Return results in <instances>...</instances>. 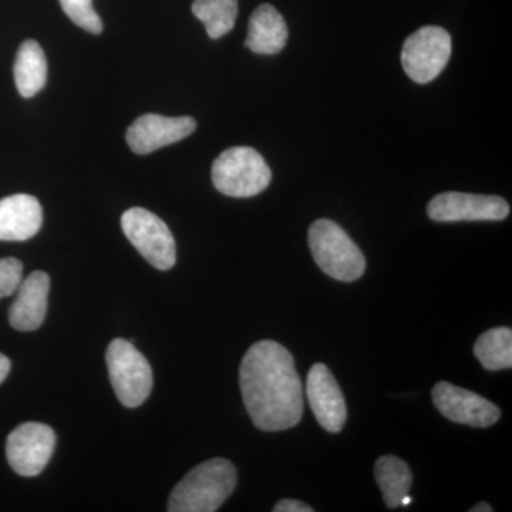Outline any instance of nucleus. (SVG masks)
Masks as SVG:
<instances>
[{
	"mask_svg": "<svg viewBox=\"0 0 512 512\" xmlns=\"http://www.w3.org/2000/svg\"><path fill=\"white\" fill-rule=\"evenodd\" d=\"M242 399L259 430L292 429L302 420L301 377L288 349L274 340L255 343L239 369Z\"/></svg>",
	"mask_w": 512,
	"mask_h": 512,
	"instance_id": "1",
	"label": "nucleus"
},
{
	"mask_svg": "<svg viewBox=\"0 0 512 512\" xmlns=\"http://www.w3.org/2000/svg\"><path fill=\"white\" fill-rule=\"evenodd\" d=\"M237 470L225 458H212L192 468L170 495V512H214L237 487Z\"/></svg>",
	"mask_w": 512,
	"mask_h": 512,
	"instance_id": "2",
	"label": "nucleus"
},
{
	"mask_svg": "<svg viewBox=\"0 0 512 512\" xmlns=\"http://www.w3.org/2000/svg\"><path fill=\"white\" fill-rule=\"evenodd\" d=\"M308 241L313 259L330 278L353 282L365 274V256L336 222H313L309 228Z\"/></svg>",
	"mask_w": 512,
	"mask_h": 512,
	"instance_id": "3",
	"label": "nucleus"
},
{
	"mask_svg": "<svg viewBox=\"0 0 512 512\" xmlns=\"http://www.w3.org/2000/svg\"><path fill=\"white\" fill-rule=\"evenodd\" d=\"M271 178L264 157L251 147L228 148L212 164V183L228 197H255L268 188Z\"/></svg>",
	"mask_w": 512,
	"mask_h": 512,
	"instance_id": "4",
	"label": "nucleus"
},
{
	"mask_svg": "<svg viewBox=\"0 0 512 512\" xmlns=\"http://www.w3.org/2000/svg\"><path fill=\"white\" fill-rule=\"evenodd\" d=\"M107 369L117 399L128 409L141 406L153 390V370L146 356L126 339H114L106 352Z\"/></svg>",
	"mask_w": 512,
	"mask_h": 512,
	"instance_id": "5",
	"label": "nucleus"
},
{
	"mask_svg": "<svg viewBox=\"0 0 512 512\" xmlns=\"http://www.w3.org/2000/svg\"><path fill=\"white\" fill-rule=\"evenodd\" d=\"M121 228L148 264L160 271L173 268L177 262L174 237L156 214L144 208H131L121 217Z\"/></svg>",
	"mask_w": 512,
	"mask_h": 512,
	"instance_id": "6",
	"label": "nucleus"
},
{
	"mask_svg": "<svg viewBox=\"0 0 512 512\" xmlns=\"http://www.w3.org/2000/svg\"><path fill=\"white\" fill-rule=\"evenodd\" d=\"M451 56V37L439 26H424L404 42L402 64L413 82L424 84L436 79Z\"/></svg>",
	"mask_w": 512,
	"mask_h": 512,
	"instance_id": "7",
	"label": "nucleus"
},
{
	"mask_svg": "<svg viewBox=\"0 0 512 512\" xmlns=\"http://www.w3.org/2000/svg\"><path fill=\"white\" fill-rule=\"evenodd\" d=\"M56 447V434L43 423L20 424L6 441L9 466L22 477L39 476L49 464Z\"/></svg>",
	"mask_w": 512,
	"mask_h": 512,
	"instance_id": "8",
	"label": "nucleus"
},
{
	"mask_svg": "<svg viewBox=\"0 0 512 512\" xmlns=\"http://www.w3.org/2000/svg\"><path fill=\"white\" fill-rule=\"evenodd\" d=\"M427 212L437 222L503 221L510 215V205L497 195L444 192L430 201Z\"/></svg>",
	"mask_w": 512,
	"mask_h": 512,
	"instance_id": "9",
	"label": "nucleus"
},
{
	"mask_svg": "<svg viewBox=\"0 0 512 512\" xmlns=\"http://www.w3.org/2000/svg\"><path fill=\"white\" fill-rule=\"evenodd\" d=\"M431 396L439 412L454 423L484 429L501 417L500 409L490 400L448 382L437 383Z\"/></svg>",
	"mask_w": 512,
	"mask_h": 512,
	"instance_id": "10",
	"label": "nucleus"
},
{
	"mask_svg": "<svg viewBox=\"0 0 512 512\" xmlns=\"http://www.w3.org/2000/svg\"><path fill=\"white\" fill-rule=\"evenodd\" d=\"M306 394L316 420L329 433H339L348 419L345 396L335 376L323 363H316L306 379Z\"/></svg>",
	"mask_w": 512,
	"mask_h": 512,
	"instance_id": "11",
	"label": "nucleus"
},
{
	"mask_svg": "<svg viewBox=\"0 0 512 512\" xmlns=\"http://www.w3.org/2000/svg\"><path fill=\"white\" fill-rule=\"evenodd\" d=\"M197 128L192 117H165L160 114H144L127 130V144L140 156L154 153L158 148L178 143L191 136Z\"/></svg>",
	"mask_w": 512,
	"mask_h": 512,
	"instance_id": "12",
	"label": "nucleus"
},
{
	"mask_svg": "<svg viewBox=\"0 0 512 512\" xmlns=\"http://www.w3.org/2000/svg\"><path fill=\"white\" fill-rule=\"evenodd\" d=\"M50 278L46 272H32L22 279L15 302L9 309V322L13 329L32 332L39 329L46 319L47 298H49Z\"/></svg>",
	"mask_w": 512,
	"mask_h": 512,
	"instance_id": "13",
	"label": "nucleus"
},
{
	"mask_svg": "<svg viewBox=\"0 0 512 512\" xmlns=\"http://www.w3.org/2000/svg\"><path fill=\"white\" fill-rule=\"evenodd\" d=\"M42 224V205L32 195L15 194L0 200V241H28Z\"/></svg>",
	"mask_w": 512,
	"mask_h": 512,
	"instance_id": "14",
	"label": "nucleus"
},
{
	"mask_svg": "<svg viewBox=\"0 0 512 512\" xmlns=\"http://www.w3.org/2000/svg\"><path fill=\"white\" fill-rule=\"evenodd\" d=\"M288 42V26L274 6H259L251 15L245 46L258 55H276Z\"/></svg>",
	"mask_w": 512,
	"mask_h": 512,
	"instance_id": "15",
	"label": "nucleus"
},
{
	"mask_svg": "<svg viewBox=\"0 0 512 512\" xmlns=\"http://www.w3.org/2000/svg\"><path fill=\"white\" fill-rule=\"evenodd\" d=\"M13 76L20 96L25 99L35 96L46 86L47 60L42 46L36 40H26L19 47Z\"/></svg>",
	"mask_w": 512,
	"mask_h": 512,
	"instance_id": "16",
	"label": "nucleus"
},
{
	"mask_svg": "<svg viewBox=\"0 0 512 512\" xmlns=\"http://www.w3.org/2000/svg\"><path fill=\"white\" fill-rule=\"evenodd\" d=\"M375 477L387 507H402V500L409 495L413 484V474L409 466L399 457H380L376 461Z\"/></svg>",
	"mask_w": 512,
	"mask_h": 512,
	"instance_id": "17",
	"label": "nucleus"
},
{
	"mask_svg": "<svg viewBox=\"0 0 512 512\" xmlns=\"http://www.w3.org/2000/svg\"><path fill=\"white\" fill-rule=\"evenodd\" d=\"M474 355L487 370L512 367V330L495 328L483 333L474 346Z\"/></svg>",
	"mask_w": 512,
	"mask_h": 512,
	"instance_id": "18",
	"label": "nucleus"
},
{
	"mask_svg": "<svg viewBox=\"0 0 512 512\" xmlns=\"http://www.w3.org/2000/svg\"><path fill=\"white\" fill-rule=\"evenodd\" d=\"M192 13L204 23L211 39H220L234 29L238 0H194Z\"/></svg>",
	"mask_w": 512,
	"mask_h": 512,
	"instance_id": "19",
	"label": "nucleus"
},
{
	"mask_svg": "<svg viewBox=\"0 0 512 512\" xmlns=\"http://www.w3.org/2000/svg\"><path fill=\"white\" fill-rule=\"evenodd\" d=\"M60 5L79 28L93 35L103 32V22L93 8V0H59Z\"/></svg>",
	"mask_w": 512,
	"mask_h": 512,
	"instance_id": "20",
	"label": "nucleus"
},
{
	"mask_svg": "<svg viewBox=\"0 0 512 512\" xmlns=\"http://www.w3.org/2000/svg\"><path fill=\"white\" fill-rule=\"evenodd\" d=\"M23 279V264L16 258L0 259V299L18 291Z\"/></svg>",
	"mask_w": 512,
	"mask_h": 512,
	"instance_id": "21",
	"label": "nucleus"
},
{
	"mask_svg": "<svg viewBox=\"0 0 512 512\" xmlns=\"http://www.w3.org/2000/svg\"><path fill=\"white\" fill-rule=\"evenodd\" d=\"M274 512H312L313 508L309 507L308 504L302 503V501L292 500V498H286V500L279 501L275 505Z\"/></svg>",
	"mask_w": 512,
	"mask_h": 512,
	"instance_id": "22",
	"label": "nucleus"
},
{
	"mask_svg": "<svg viewBox=\"0 0 512 512\" xmlns=\"http://www.w3.org/2000/svg\"><path fill=\"white\" fill-rule=\"evenodd\" d=\"M10 360L5 355L0 353V384L5 382L6 377H8L10 372Z\"/></svg>",
	"mask_w": 512,
	"mask_h": 512,
	"instance_id": "23",
	"label": "nucleus"
},
{
	"mask_svg": "<svg viewBox=\"0 0 512 512\" xmlns=\"http://www.w3.org/2000/svg\"><path fill=\"white\" fill-rule=\"evenodd\" d=\"M471 512H493V507L487 503L477 504L476 507L471 508Z\"/></svg>",
	"mask_w": 512,
	"mask_h": 512,
	"instance_id": "24",
	"label": "nucleus"
},
{
	"mask_svg": "<svg viewBox=\"0 0 512 512\" xmlns=\"http://www.w3.org/2000/svg\"><path fill=\"white\" fill-rule=\"evenodd\" d=\"M412 501H413V498L410 497V495H406V497H404L402 500V505H404V507H407V505L412 503Z\"/></svg>",
	"mask_w": 512,
	"mask_h": 512,
	"instance_id": "25",
	"label": "nucleus"
}]
</instances>
